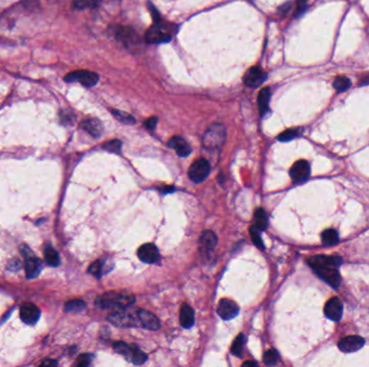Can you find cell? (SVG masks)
Instances as JSON below:
<instances>
[{"mask_svg": "<svg viewBox=\"0 0 369 367\" xmlns=\"http://www.w3.org/2000/svg\"><path fill=\"white\" fill-rule=\"evenodd\" d=\"M135 303L134 295L124 292H106L99 295L95 305L100 309H124Z\"/></svg>", "mask_w": 369, "mask_h": 367, "instance_id": "7a4b0ae2", "label": "cell"}, {"mask_svg": "<svg viewBox=\"0 0 369 367\" xmlns=\"http://www.w3.org/2000/svg\"><path fill=\"white\" fill-rule=\"evenodd\" d=\"M324 314L332 321H339L343 314V305L340 299L333 298L329 300L324 307Z\"/></svg>", "mask_w": 369, "mask_h": 367, "instance_id": "e0dca14e", "label": "cell"}, {"mask_svg": "<svg viewBox=\"0 0 369 367\" xmlns=\"http://www.w3.org/2000/svg\"><path fill=\"white\" fill-rule=\"evenodd\" d=\"M44 260H45L46 264H48L49 266H52V267L59 266L60 263H61L59 253L50 246L44 249Z\"/></svg>", "mask_w": 369, "mask_h": 367, "instance_id": "cb8c5ba5", "label": "cell"}, {"mask_svg": "<svg viewBox=\"0 0 369 367\" xmlns=\"http://www.w3.org/2000/svg\"><path fill=\"white\" fill-rule=\"evenodd\" d=\"M20 317L22 321L25 324L33 325L38 322V320L40 319V309H39L36 305L31 303H25L24 305L21 307L20 310Z\"/></svg>", "mask_w": 369, "mask_h": 367, "instance_id": "4fadbf2b", "label": "cell"}, {"mask_svg": "<svg viewBox=\"0 0 369 367\" xmlns=\"http://www.w3.org/2000/svg\"><path fill=\"white\" fill-rule=\"evenodd\" d=\"M169 145L172 149H174L180 158H186V156L191 153V146L186 140L179 136H175L170 139Z\"/></svg>", "mask_w": 369, "mask_h": 367, "instance_id": "ffe728a7", "label": "cell"}, {"mask_svg": "<svg viewBox=\"0 0 369 367\" xmlns=\"http://www.w3.org/2000/svg\"><path fill=\"white\" fill-rule=\"evenodd\" d=\"M105 265H106V262L104 261H96L94 262L91 266L89 267V272L90 274H92L93 276H95L97 278H100L101 275L105 274V272L107 271L105 269Z\"/></svg>", "mask_w": 369, "mask_h": 367, "instance_id": "f1b7e54d", "label": "cell"}, {"mask_svg": "<svg viewBox=\"0 0 369 367\" xmlns=\"http://www.w3.org/2000/svg\"><path fill=\"white\" fill-rule=\"evenodd\" d=\"M168 24H163L160 22H155V24L147 30L145 35V40L151 44H160L171 41L172 39V27H168Z\"/></svg>", "mask_w": 369, "mask_h": 367, "instance_id": "5b68a950", "label": "cell"}, {"mask_svg": "<svg viewBox=\"0 0 369 367\" xmlns=\"http://www.w3.org/2000/svg\"><path fill=\"white\" fill-rule=\"evenodd\" d=\"M243 366H257V363L256 362H253V361H248V362H245V363H243Z\"/></svg>", "mask_w": 369, "mask_h": 367, "instance_id": "60d3db41", "label": "cell"}, {"mask_svg": "<svg viewBox=\"0 0 369 367\" xmlns=\"http://www.w3.org/2000/svg\"><path fill=\"white\" fill-rule=\"evenodd\" d=\"M342 259L338 255H314L308 260L309 266L314 272L333 287H338L341 277L338 268Z\"/></svg>", "mask_w": 369, "mask_h": 367, "instance_id": "6da1fadb", "label": "cell"}, {"mask_svg": "<svg viewBox=\"0 0 369 367\" xmlns=\"http://www.w3.org/2000/svg\"><path fill=\"white\" fill-rule=\"evenodd\" d=\"M305 6H307V0H298V8L296 15H300L305 10Z\"/></svg>", "mask_w": 369, "mask_h": 367, "instance_id": "f35d334b", "label": "cell"}, {"mask_svg": "<svg viewBox=\"0 0 369 367\" xmlns=\"http://www.w3.org/2000/svg\"><path fill=\"white\" fill-rule=\"evenodd\" d=\"M218 244V238L214 232L204 231L200 237V251L203 254H210Z\"/></svg>", "mask_w": 369, "mask_h": 367, "instance_id": "ac0fdd59", "label": "cell"}, {"mask_svg": "<svg viewBox=\"0 0 369 367\" xmlns=\"http://www.w3.org/2000/svg\"><path fill=\"white\" fill-rule=\"evenodd\" d=\"M226 140V128L223 124H213L207 128L202 138L204 149L217 150Z\"/></svg>", "mask_w": 369, "mask_h": 367, "instance_id": "3957f363", "label": "cell"}, {"mask_svg": "<svg viewBox=\"0 0 369 367\" xmlns=\"http://www.w3.org/2000/svg\"><path fill=\"white\" fill-rule=\"evenodd\" d=\"M103 148L105 150L109 151V152H113V153H118L122 148V142L120 141V140L118 139H114V140H111V141H108L106 143L103 144Z\"/></svg>", "mask_w": 369, "mask_h": 367, "instance_id": "e575fe53", "label": "cell"}, {"mask_svg": "<svg viewBox=\"0 0 369 367\" xmlns=\"http://www.w3.org/2000/svg\"><path fill=\"white\" fill-rule=\"evenodd\" d=\"M42 366H57L58 365V362L54 361V360H51V358H48V360H45L41 363Z\"/></svg>", "mask_w": 369, "mask_h": 367, "instance_id": "ab89813d", "label": "cell"}, {"mask_svg": "<svg viewBox=\"0 0 369 367\" xmlns=\"http://www.w3.org/2000/svg\"><path fill=\"white\" fill-rule=\"evenodd\" d=\"M246 341V337L243 334H240L239 336L234 339L232 346H231V352L233 355L242 357L243 356V348H244Z\"/></svg>", "mask_w": 369, "mask_h": 367, "instance_id": "d4e9b609", "label": "cell"}, {"mask_svg": "<svg viewBox=\"0 0 369 367\" xmlns=\"http://www.w3.org/2000/svg\"><path fill=\"white\" fill-rule=\"evenodd\" d=\"M112 35L117 39V40L121 41L125 45H137L139 43V37L134 30L130 27L123 26H112L111 27Z\"/></svg>", "mask_w": 369, "mask_h": 367, "instance_id": "ba28073f", "label": "cell"}, {"mask_svg": "<svg viewBox=\"0 0 369 367\" xmlns=\"http://www.w3.org/2000/svg\"><path fill=\"white\" fill-rule=\"evenodd\" d=\"M98 79L99 78L95 72L88 71V70H77L65 77L66 82H79L86 88L94 87L98 82Z\"/></svg>", "mask_w": 369, "mask_h": 367, "instance_id": "9c48e42d", "label": "cell"}, {"mask_svg": "<svg viewBox=\"0 0 369 367\" xmlns=\"http://www.w3.org/2000/svg\"><path fill=\"white\" fill-rule=\"evenodd\" d=\"M240 308L238 304L229 299H223L218 303L217 314L224 320H231L239 315Z\"/></svg>", "mask_w": 369, "mask_h": 367, "instance_id": "8fae6325", "label": "cell"}, {"mask_svg": "<svg viewBox=\"0 0 369 367\" xmlns=\"http://www.w3.org/2000/svg\"><path fill=\"white\" fill-rule=\"evenodd\" d=\"M255 226L260 231H265L268 226V217L262 208H258L255 212Z\"/></svg>", "mask_w": 369, "mask_h": 367, "instance_id": "4316f807", "label": "cell"}, {"mask_svg": "<svg viewBox=\"0 0 369 367\" xmlns=\"http://www.w3.org/2000/svg\"><path fill=\"white\" fill-rule=\"evenodd\" d=\"M310 174L311 170L309 163L303 160L296 162L289 171L290 178H292L295 182H303L305 180H308Z\"/></svg>", "mask_w": 369, "mask_h": 367, "instance_id": "7c38bea8", "label": "cell"}, {"mask_svg": "<svg viewBox=\"0 0 369 367\" xmlns=\"http://www.w3.org/2000/svg\"><path fill=\"white\" fill-rule=\"evenodd\" d=\"M299 135H300V130L299 129H295V128L294 129H287V130L282 132V134H280L278 139L280 140V141L286 142V141H290V140L297 138Z\"/></svg>", "mask_w": 369, "mask_h": 367, "instance_id": "d6a6232c", "label": "cell"}, {"mask_svg": "<svg viewBox=\"0 0 369 367\" xmlns=\"http://www.w3.org/2000/svg\"><path fill=\"white\" fill-rule=\"evenodd\" d=\"M270 97H271V93L268 88L262 89L258 94V107H259V112H260L261 116L266 115V113L269 112Z\"/></svg>", "mask_w": 369, "mask_h": 367, "instance_id": "603a6c76", "label": "cell"}, {"mask_svg": "<svg viewBox=\"0 0 369 367\" xmlns=\"http://www.w3.org/2000/svg\"><path fill=\"white\" fill-rule=\"evenodd\" d=\"M114 349L117 353L125 356L135 365L144 364L148 358L147 354L143 352L137 346L129 345V343L123 341H117L114 345Z\"/></svg>", "mask_w": 369, "mask_h": 367, "instance_id": "277c9868", "label": "cell"}, {"mask_svg": "<svg viewBox=\"0 0 369 367\" xmlns=\"http://www.w3.org/2000/svg\"><path fill=\"white\" fill-rule=\"evenodd\" d=\"M22 253L25 259V272L27 278L34 279L38 277L42 269L41 261L38 259L27 246L22 247Z\"/></svg>", "mask_w": 369, "mask_h": 367, "instance_id": "8992f818", "label": "cell"}, {"mask_svg": "<svg viewBox=\"0 0 369 367\" xmlns=\"http://www.w3.org/2000/svg\"><path fill=\"white\" fill-rule=\"evenodd\" d=\"M107 320L113 325L118 327L139 326L137 314H133V312H124V311L113 312V314L107 317Z\"/></svg>", "mask_w": 369, "mask_h": 367, "instance_id": "52a82bcc", "label": "cell"}, {"mask_svg": "<svg viewBox=\"0 0 369 367\" xmlns=\"http://www.w3.org/2000/svg\"><path fill=\"white\" fill-rule=\"evenodd\" d=\"M333 87L337 92H345L351 88V80L347 77H337L333 82Z\"/></svg>", "mask_w": 369, "mask_h": 367, "instance_id": "83f0119b", "label": "cell"}, {"mask_svg": "<svg viewBox=\"0 0 369 367\" xmlns=\"http://www.w3.org/2000/svg\"><path fill=\"white\" fill-rule=\"evenodd\" d=\"M91 362H92V355L89 353H85V354H81L79 357H78L77 365L80 367H86L91 364Z\"/></svg>", "mask_w": 369, "mask_h": 367, "instance_id": "8d00e7d4", "label": "cell"}, {"mask_svg": "<svg viewBox=\"0 0 369 367\" xmlns=\"http://www.w3.org/2000/svg\"><path fill=\"white\" fill-rule=\"evenodd\" d=\"M260 230H259L258 228H256V226H250L249 229V234H250V237H252V240L253 243L259 248V249H263V243L262 240L260 238Z\"/></svg>", "mask_w": 369, "mask_h": 367, "instance_id": "836d02e7", "label": "cell"}, {"mask_svg": "<svg viewBox=\"0 0 369 367\" xmlns=\"http://www.w3.org/2000/svg\"><path fill=\"white\" fill-rule=\"evenodd\" d=\"M137 314V318H138V322H139V326L144 327L146 330H150V331H156L159 330L160 327V321L159 319L156 318L151 312H149L147 310L140 309L136 311Z\"/></svg>", "mask_w": 369, "mask_h": 367, "instance_id": "2e32d148", "label": "cell"}, {"mask_svg": "<svg viewBox=\"0 0 369 367\" xmlns=\"http://www.w3.org/2000/svg\"><path fill=\"white\" fill-rule=\"evenodd\" d=\"M85 308V303L82 300H74L66 303L65 310L67 312H80Z\"/></svg>", "mask_w": 369, "mask_h": 367, "instance_id": "4dcf8cb0", "label": "cell"}, {"mask_svg": "<svg viewBox=\"0 0 369 367\" xmlns=\"http://www.w3.org/2000/svg\"><path fill=\"white\" fill-rule=\"evenodd\" d=\"M267 79V74L263 72L260 68L252 67L247 70V72L244 75L243 81L249 88H258L262 85V83Z\"/></svg>", "mask_w": 369, "mask_h": 367, "instance_id": "9a60e30c", "label": "cell"}, {"mask_svg": "<svg viewBox=\"0 0 369 367\" xmlns=\"http://www.w3.org/2000/svg\"><path fill=\"white\" fill-rule=\"evenodd\" d=\"M137 255L139 260L146 264H154L158 263L160 260L158 249L153 244H145L142 247H139Z\"/></svg>", "mask_w": 369, "mask_h": 367, "instance_id": "5bb4252c", "label": "cell"}, {"mask_svg": "<svg viewBox=\"0 0 369 367\" xmlns=\"http://www.w3.org/2000/svg\"><path fill=\"white\" fill-rule=\"evenodd\" d=\"M100 2L101 0H74V4L78 9H85V8L96 7Z\"/></svg>", "mask_w": 369, "mask_h": 367, "instance_id": "d590c367", "label": "cell"}, {"mask_svg": "<svg viewBox=\"0 0 369 367\" xmlns=\"http://www.w3.org/2000/svg\"><path fill=\"white\" fill-rule=\"evenodd\" d=\"M113 115L115 116V118L120 121L121 123H124V124H129V125H133L135 124V119L133 118V116L127 112L124 111H120V110H113Z\"/></svg>", "mask_w": 369, "mask_h": 367, "instance_id": "1f68e13d", "label": "cell"}, {"mask_svg": "<svg viewBox=\"0 0 369 367\" xmlns=\"http://www.w3.org/2000/svg\"><path fill=\"white\" fill-rule=\"evenodd\" d=\"M81 127L93 137H99L103 134V125L96 119H85L81 122Z\"/></svg>", "mask_w": 369, "mask_h": 367, "instance_id": "44dd1931", "label": "cell"}, {"mask_svg": "<svg viewBox=\"0 0 369 367\" xmlns=\"http://www.w3.org/2000/svg\"><path fill=\"white\" fill-rule=\"evenodd\" d=\"M179 321L185 329H190L194 324V311L187 304H184L182 308H180Z\"/></svg>", "mask_w": 369, "mask_h": 367, "instance_id": "7402d4cb", "label": "cell"}, {"mask_svg": "<svg viewBox=\"0 0 369 367\" xmlns=\"http://www.w3.org/2000/svg\"><path fill=\"white\" fill-rule=\"evenodd\" d=\"M322 241H323V244L326 246H334L336 244H338L339 241L338 233L333 229L324 231L323 234H322Z\"/></svg>", "mask_w": 369, "mask_h": 367, "instance_id": "484cf974", "label": "cell"}, {"mask_svg": "<svg viewBox=\"0 0 369 367\" xmlns=\"http://www.w3.org/2000/svg\"><path fill=\"white\" fill-rule=\"evenodd\" d=\"M209 171L210 166L208 161H206L205 159H199L190 166L189 171H188V175H189L191 181L195 183H200L207 178V176L209 175Z\"/></svg>", "mask_w": 369, "mask_h": 367, "instance_id": "30bf717a", "label": "cell"}, {"mask_svg": "<svg viewBox=\"0 0 369 367\" xmlns=\"http://www.w3.org/2000/svg\"><path fill=\"white\" fill-rule=\"evenodd\" d=\"M156 123H158V119H156L155 116H152V118H149L148 120H146L145 126L148 129H154L156 126Z\"/></svg>", "mask_w": 369, "mask_h": 367, "instance_id": "74e56055", "label": "cell"}, {"mask_svg": "<svg viewBox=\"0 0 369 367\" xmlns=\"http://www.w3.org/2000/svg\"><path fill=\"white\" fill-rule=\"evenodd\" d=\"M364 343L365 340L360 336H347L339 341L338 347L342 352L350 353L359 350L364 346Z\"/></svg>", "mask_w": 369, "mask_h": 367, "instance_id": "d6986e66", "label": "cell"}, {"mask_svg": "<svg viewBox=\"0 0 369 367\" xmlns=\"http://www.w3.org/2000/svg\"><path fill=\"white\" fill-rule=\"evenodd\" d=\"M280 355L276 349H270L263 354V362L268 366H274L279 362Z\"/></svg>", "mask_w": 369, "mask_h": 367, "instance_id": "f546056e", "label": "cell"}]
</instances>
